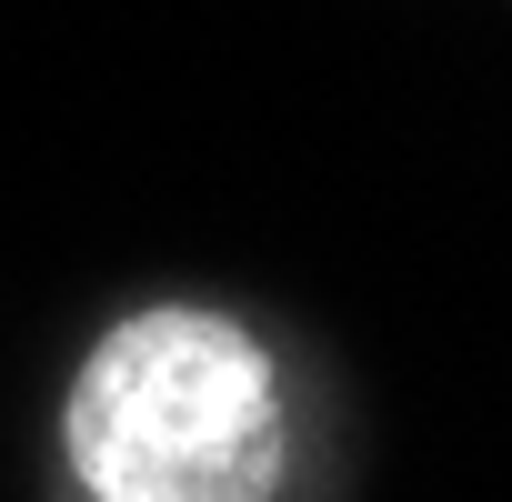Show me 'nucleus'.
I'll list each match as a JSON object with an SVG mask.
<instances>
[{"mask_svg": "<svg viewBox=\"0 0 512 502\" xmlns=\"http://www.w3.org/2000/svg\"><path fill=\"white\" fill-rule=\"evenodd\" d=\"M61 452L91 502H272L292 472V402L231 312L151 302L91 342Z\"/></svg>", "mask_w": 512, "mask_h": 502, "instance_id": "obj_1", "label": "nucleus"}]
</instances>
